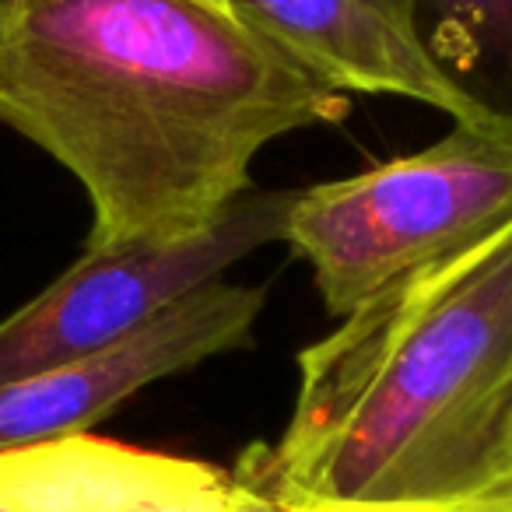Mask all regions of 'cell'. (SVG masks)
Returning a JSON list of instances; mask_svg holds the SVG:
<instances>
[{"label": "cell", "mask_w": 512, "mask_h": 512, "mask_svg": "<svg viewBox=\"0 0 512 512\" xmlns=\"http://www.w3.org/2000/svg\"><path fill=\"white\" fill-rule=\"evenodd\" d=\"M348 109L207 0H25L0 18V127L85 186V249L207 232L267 144Z\"/></svg>", "instance_id": "1"}, {"label": "cell", "mask_w": 512, "mask_h": 512, "mask_svg": "<svg viewBox=\"0 0 512 512\" xmlns=\"http://www.w3.org/2000/svg\"><path fill=\"white\" fill-rule=\"evenodd\" d=\"M235 474L285 512L512 502V221L302 351L285 432Z\"/></svg>", "instance_id": "2"}, {"label": "cell", "mask_w": 512, "mask_h": 512, "mask_svg": "<svg viewBox=\"0 0 512 512\" xmlns=\"http://www.w3.org/2000/svg\"><path fill=\"white\" fill-rule=\"evenodd\" d=\"M512 221V141L456 123L439 144L292 197L281 239L351 316L421 267Z\"/></svg>", "instance_id": "3"}, {"label": "cell", "mask_w": 512, "mask_h": 512, "mask_svg": "<svg viewBox=\"0 0 512 512\" xmlns=\"http://www.w3.org/2000/svg\"><path fill=\"white\" fill-rule=\"evenodd\" d=\"M295 193L249 190L207 232L85 253L29 306L0 320V386L99 355L221 274L281 239Z\"/></svg>", "instance_id": "4"}, {"label": "cell", "mask_w": 512, "mask_h": 512, "mask_svg": "<svg viewBox=\"0 0 512 512\" xmlns=\"http://www.w3.org/2000/svg\"><path fill=\"white\" fill-rule=\"evenodd\" d=\"M260 309V288L211 281L99 355L0 386V449L92 432L144 386L249 348Z\"/></svg>", "instance_id": "5"}, {"label": "cell", "mask_w": 512, "mask_h": 512, "mask_svg": "<svg viewBox=\"0 0 512 512\" xmlns=\"http://www.w3.org/2000/svg\"><path fill=\"white\" fill-rule=\"evenodd\" d=\"M0 512H285L207 460L92 432L0 449Z\"/></svg>", "instance_id": "6"}, {"label": "cell", "mask_w": 512, "mask_h": 512, "mask_svg": "<svg viewBox=\"0 0 512 512\" xmlns=\"http://www.w3.org/2000/svg\"><path fill=\"white\" fill-rule=\"evenodd\" d=\"M334 92L400 95L456 120L439 74L369 0H207Z\"/></svg>", "instance_id": "7"}, {"label": "cell", "mask_w": 512, "mask_h": 512, "mask_svg": "<svg viewBox=\"0 0 512 512\" xmlns=\"http://www.w3.org/2000/svg\"><path fill=\"white\" fill-rule=\"evenodd\" d=\"M456 102V120L512 141V0H369Z\"/></svg>", "instance_id": "8"}, {"label": "cell", "mask_w": 512, "mask_h": 512, "mask_svg": "<svg viewBox=\"0 0 512 512\" xmlns=\"http://www.w3.org/2000/svg\"><path fill=\"white\" fill-rule=\"evenodd\" d=\"M404 512H512V502H481V505H456V509H404Z\"/></svg>", "instance_id": "9"}, {"label": "cell", "mask_w": 512, "mask_h": 512, "mask_svg": "<svg viewBox=\"0 0 512 512\" xmlns=\"http://www.w3.org/2000/svg\"><path fill=\"white\" fill-rule=\"evenodd\" d=\"M22 4H25V0H0V18L11 15V11H18Z\"/></svg>", "instance_id": "10"}]
</instances>
